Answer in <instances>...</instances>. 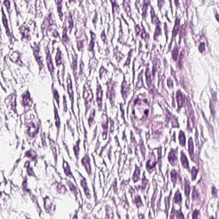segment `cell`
I'll list each match as a JSON object with an SVG mask.
<instances>
[{
  "label": "cell",
  "instance_id": "6da1fadb",
  "mask_svg": "<svg viewBox=\"0 0 219 219\" xmlns=\"http://www.w3.org/2000/svg\"><path fill=\"white\" fill-rule=\"evenodd\" d=\"M83 96L85 98L86 104L87 106L89 107L92 101L93 95L92 90L87 85H85L83 92Z\"/></svg>",
  "mask_w": 219,
  "mask_h": 219
},
{
  "label": "cell",
  "instance_id": "7a4b0ae2",
  "mask_svg": "<svg viewBox=\"0 0 219 219\" xmlns=\"http://www.w3.org/2000/svg\"><path fill=\"white\" fill-rule=\"evenodd\" d=\"M45 51H46V61H47L48 66L50 72H51L52 74L54 72V68L53 64L52 61L51 55L50 53L49 49L48 48H47Z\"/></svg>",
  "mask_w": 219,
  "mask_h": 219
},
{
  "label": "cell",
  "instance_id": "3957f363",
  "mask_svg": "<svg viewBox=\"0 0 219 219\" xmlns=\"http://www.w3.org/2000/svg\"><path fill=\"white\" fill-rule=\"evenodd\" d=\"M34 52L35 57L38 63L39 66L40 68H42L43 66V65L41 57L39 54V48L38 46H36L34 47Z\"/></svg>",
  "mask_w": 219,
  "mask_h": 219
},
{
  "label": "cell",
  "instance_id": "277c9868",
  "mask_svg": "<svg viewBox=\"0 0 219 219\" xmlns=\"http://www.w3.org/2000/svg\"><path fill=\"white\" fill-rule=\"evenodd\" d=\"M67 88L68 93L69 94V97L72 101H73V92L72 90V86L71 77L70 75H69L67 78Z\"/></svg>",
  "mask_w": 219,
  "mask_h": 219
},
{
  "label": "cell",
  "instance_id": "5b68a950",
  "mask_svg": "<svg viewBox=\"0 0 219 219\" xmlns=\"http://www.w3.org/2000/svg\"><path fill=\"white\" fill-rule=\"evenodd\" d=\"M107 96L108 98H110V100H112L113 97L114 96V85L111 82V81L110 80L107 83Z\"/></svg>",
  "mask_w": 219,
  "mask_h": 219
},
{
  "label": "cell",
  "instance_id": "8992f818",
  "mask_svg": "<svg viewBox=\"0 0 219 219\" xmlns=\"http://www.w3.org/2000/svg\"><path fill=\"white\" fill-rule=\"evenodd\" d=\"M102 90L101 87L100 85L97 86V101L99 107H101L102 104Z\"/></svg>",
  "mask_w": 219,
  "mask_h": 219
},
{
  "label": "cell",
  "instance_id": "52a82bcc",
  "mask_svg": "<svg viewBox=\"0 0 219 219\" xmlns=\"http://www.w3.org/2000/svg\"><path fill=\"white\" fill-rule=\"evenodd\" d=\"M82 163L85 166L87 172L89 174L91 173V168L89 164V159L87 156H85L82 160Z\"/></svg>",
  "mask_w": 219,
  "mask_h": 219
},
{
  "label": "cell",
  "instance_id": "ba28073f",
  "mask_svg": "<svg viewBox=\"0 0 219 219\" xmlns=\"http://www.w3.org/2000/svg\"><path fill=\"white\" fill-rule=\"evenodd\" d=\"M37 128L36 127L35 124L34 123H31L29 124L28 127L27 132L29 136H34V135L36 133Z\"/></svg>",
  "mask_w": 219,
  "mask_h": 219
},
{
  "label": "cell",
  "instance_id": "9c48e42d",
  "mask_svg": "<svg viewBox=\"0 0 219 219\" xmlns=\"http://www.w3.org/2000/svg\"><path fill=\"white\" fill-rule=\"evenodd\" d=\"M122 86V93L123 94V98H125V97H126L127 96V93L128 92V90H129L128 86L127 84L126 81H124Z\"/></svg>",
  "mask_w": 219,
  "mask_h": 219
},
{
  "label": "cell",
  "instance_id": "30bf717a",
  "mask_svg": "<svg viewBox=\"0 0 219 219\" xmlns=\"http://www.w3.org/2000/svg\"><path fill=\"white\" fill-rule=\"evenodd\" d=\"M2 20L3 22V24L4 26L5 29L6 30L7 34L8 36H10V34L9 31V27H8V23H7V18L6 17V16L5 15L4 12L3 11V9H2Z\"/></svg>",
  "mask_w": 219,
  "mask_h": 219
},
{
  "label": "cell",
  "instance_id": "8fae6325",
  "mask_svg": "<svg viewBox=\"0 0 219 219\" xmlns=\"http://www.w3.org/2000/svg\"><path fill=\"white\" fill-rule=\"evenodd\" d=\"M176 98L179 108H181L183 104V98L181 92L180 91L177 92Z\"/></svg>",
  "mask_w": 219,
  "mask_h": 219
},
{
  "label": "cell",
  "instance_id": "7c38bea8",
  "mask_svg": "<svg viewBox=\"0 0 219 219\" xmlns=\"http://www.w3.org/2000/svg\"><path fill=\"white\" fill-rule=\"evenodd\" d=\"M30 101H31V99L30 97V95H29V92H27L25 94H24V96L23 97V105L25 106L28 105Z\"/></svg>",
  "mask_w": 219,
  "mask_h": 219
},
{
  "label": "cell",
  "instance_id": "4fadbf2b",
  "mask_svg": "<svg viewBox=\"0 0 219 219\" xmlns=\"http://www.w3.org/2000/svg\"><path fill=\"white\" fill-rule=\"evenodd\" d=\"M189 152L191 158H193V143L192 139L190 138L189 140Z\"/></svg>",
  "mask_w": 219,
  "mask_h": 219
},
{
  "label": "cell",
  "instance_id": "5bb4252c",
  "mask_svg": "<svg viewBox=\"0 0 219 219\" xmlns=\"http://www.w3.org/2000/svg\"><path fill=\"white\" fill-rule=\"evenodd\" d=\"M168 159H169V161H170V163L172 164H173V163H174L175 161H176L177 157L176 156V154L174 151L171 152L169 153Z\"/></svg>",
  "mask_w": 219,
  "mask_h": 219
},
{
  "label": "cell",
  "instance_id": "9a60e30c",
  "mask_svg": "<svg viewBox=\"0 0 219 219\" xmlns=\"http://www.w3.org/2000/svg\"><path fill=\"white\" fill-rule=\"evenodd\" d=\"M55 60L57 66L60 65L61 63V52L59 48L57 49L55 57Z\"/></svg>",
  "mask_w": 219,
  "mask_h": 219
},
{
  "label": "cell",
  "instance_id": "2e32d148",
  "mask_svg": "<svg viewBox=\"0 0 219 219\" xmlns=\"http://www.w3.org/2000/svg\"><path fill=\"white\" fill-rule=\"evenodd\" d=\"M181 161L182 165L184 167L188 168V160L185 156L183 153L181 154Z\"/></svg>",
  "mask_w": 219,
  "mask_h": 219
},
{
  "label": "cell",
  "instance_id": "e0dca14e",
  "mask_svg": "<svg viewBox=\"0 0 219 219\" xmlns=\"http://www.w3.org/2000/svg\"><path fill=\"white\" fill-rule=\"evenodd\" d=\"M81 185L83 188L84 190L85 191V194L86 196H87V197H90V194H89V189L87 188V184L86 183V182L84 180H82L81 181Z\"/></svg>",
  "mask_w": 219,
  "mask_h": 219
},
{
  "label": "cell",
  "instance_id": "ac0fdd59",
  "mask_svg": "<svg viewBox=\"0 0 219 219\" xmlns=\"http://www.w3.org/2000/svg\"><path fill=\"white\" fill-rule=\"evenodd\" d=\"M179 19L177 18L175 22L174 27L173 30V35L175 36L179 31Z\"/></svg>",
  "mask_w": 219,
  "mask_h": 219
},
{
  "label": "cell",
  "instance_id": "d6986e66",
  "mask_svg": "<svg viewBox=\"0 0 219 219\" xmlns=\"http://www.w3.org/2000/svg\"><path fill=\"white\" fill-rule=\"evenodd\" d=\"M179 138L180 144L182 146H184L185 144V137L184 133L181 131L179 133Z\"/></svg>",
  "mask_w": 219,
  "mask_h": 219
},
{
  "label": "cell",
  "instance_id": "ffe728a7",
  "mask_svg": "<svg viewBox=\"0 0 219 219\" xmlns=\"http://www.w3.org/2000/svg\"><path fill=\"white\" fill-rule=\"evenodd\" d=\"M91 37H92V39L90 43L89 46V49L90 51H92L93 49V46H94V43H95V40L96 37L95 34H94L93 32H91Z\"/></svg>",
  "mask_w": 219,
  "mask_h": 219
},
{
  "label": "cell",
  "instance_id": "44dd1931",
  "mask_svg": "<svg viewBox=\"0 0 219 219\" xmlns=\"http://www.w3.org/2000/svg\"><path fill=\"white\" fill-rule=\"evenodd\" d=\"M63 168L65 170V173L66 175L68 176H70L71 175V173L70 170L69 169V166L68 165V164L67 163V162H64L63 163Z\"/></svg>",
  "mask_w": 219,
  "mask_h": 219
},
{
  "label": "cell",
  "instance_id": "7402d4cb",
  "mask_svg": "<svg viewBox=\"0 0 219 219\" xmlns=\"http://www.w3.org/2000/svg\"><path fill=\"white\" fill-rule=\"evenodd\" d=\"M181 201V196L179 192H177L175 195L174 201L175 203H179Z\"/></svg>",
  "mask_w": 219,
  "mask_h": 219
},
{
  "label": "cell",
  "instance_id": "603a6c76",
  "mask_svg": "<svg viewBox=\"0 0 219 219\" xmlns=\"http://www.w3.org/2000/svg\"><path fill=\"white\" fill-rule=\"evenodd\" d=\"M144 3L143 4V17L145 16V15L146 14L148 7V5L149 4V3L150 2V1H144Z\"/></svg>",
  "mask_w": 219,
  "mask_h": 219
},
{
  "label": "cell",
  "instance_id": "cb8c5ba5",
  "mask_svg": "<svg viewBox=\"0 0 219 219\" xmlns=\"http://www.w3.org/2000/svg\"><path fill=\"white\" fill-rule=\"evenodd\" d=\"M67 30L66 27H65L64 29L63 30V38H62V40L63 42L65 43H67L69 42V39L68 38L67 35Z\"/></svg>",
  "mask_w": 219,
  "mask_h": 219
},
{
  "label": "cell",
  "instance_id": "d4e9b609",
  "mask_svg": "<svg viewBox=\"0 0 219 219\" xmlns=\"http://www.w3.org/2000/svg\"><path fill=\"white\" fill-rule=\"evenodd\" d=\"M151 16H152L153 22L157 24H158L159 23L160 21L159 20L158 18L155 15L154 12L153 8L151 9Z\"/></svg>",
  "mask_w": 219,
  "mask_h": 219
},
{
  "label": "cell",
  "instance_id": "484cf974",
  "mask_svg": "<svg viewBox=\"0 0 219 219\" xmlns=\"http://www.w3.org/2000/svg\"><path fill=\"white\" fill-rule=\"evenodd\" d=\"M179 53V49L177 47H175L174 49L172 51V56L173 59L174 61H176L177 59L178 58Z\"/></svg>",
  "mask_w": 219,
  "mask_h": 219
},
{
  "label": "cell",
  "instance_id": "4316f807",
  "mask_svg": "<svg viewBox=\"0 0 219 219\" xmlns=\"http://www.w3.org/2000/svg\"><path fill=\"white\" fill-rule=\"evenodd\" d=\"M140 171L139 170V169H137L135 170L134 174L133 175V181L135 182H136L138 180V179H139L140 177Z\"/></svg>",
  "mask_w": 219,
  "mask_h": 219
},
{
  "label": "cell",
  "instance_id": "83f0119b",
  "mask_svg": "<svg viewBox=\"0 0 219 219\" xmlns=\"http://www.w3.org/2000/svg\"><path fill=\"white\" fill-rule=\"evenodd\" d=\"M62 2V1L61 0H58L57 1V9H58V12L59 13V16H60V18H62L63 17V13H62V5H61V2Z\"/></svg>",
  "mask_w": 219,
  "mask_h": 219
},
{
  "label": "cell",
  "instance_id": "f1b7e54d",
  "mask_svg": "<svg viewBox=\"0 0 219 219\" xmlns=\"http://www.w3.org/2000/svg\"><path fill=\"white\" fill-rule=\"evenodd\" d=\"M135 202L138 207L141 206L142 205L141 198L139 196H137L135 197Z\"/></svg>",
  "mask_w": 219,
  "mask_h": 219
},
{
  "label": "cell",
  "instance_id": "f546056e",
  "mask_svg": "<svg viewBox=\"0 0 219 219\" xmlns=\"http://www.w3.org/2000/svg\"><path fill=\"white\" fill-rule=\"evenodd\" d=\"M55 118H56V124L57 126V127H59L60 125V119H59V116H58V113H57V110L56 109V107H55Z\"/></svg>",
  "mask_w": 219,
  "mask_h": 219
},
{
  "label": "cell",
  "instance_id": "4dcf8cb0",
  "mask_svg": "<svg viewBox=\"0 0 219 219\" xmlns=\"http://www.w3.org/2000/svg\"><path fill=\"white\" fill-rule=\"evenodd\" d=\"M171 180L173 182H175L176 181L177 179L176 172L175 170H173L171 172Z\"/></svg>",
  "mask_w": 219,
  "mask_h": 219
},
{
  "label": "cell",
  "instance_id": "1f68e13d",
  "mask_svg": "<svg viewBox=\"0 0 219 219\" xmlns=\"http://www.w3.org/2000/svg\"><path fill=\"white\" fill-rule=\"evenodd\" d=\"M68 186H69L70 190H72V191L75 194H76L77 193V191L76 190V188L73 185V184H72L70 182H68Z\"/></svg>",
  "mask_w": 219,
  "mask_h": 219
},
{
  "label": "cell",
  "instance_id": "d6a6232c",
  "mask_svg": "<svg viewBox=\"0 0 219 219\" xmlns=\"http://www.w3.org/2000/svg\"><path fill=\"white\" fill-rule=\"evenodd\" d=\"M197 172H198V171L195 168H193L192 169V176L193 180H194L196 179Z\"/></svg>",
  "mask_w": 219,
  "mask_h": 219
},
{
  "label": "cell",
  "instance_id": "836d02e7",
  "mask_svg": "<svg viewBox=\"0 0 219 219\" xmlns=\"http://www.w3.org/2000/svg\"><path fill=\"white\" fill-rule=\"evenodd\" d=\"M184 54V52L183 51L181 52V54H180V57H179V63H178V66H179V68H181V66H182V64H181V63H182V58H183V57Z\"/></svg>",
  "mask_w": 219,
  "mask_h": 219
},
{
  "label": "cell",
  "instance_id": "e575fe53",
  "mask_svg": "<svg viewBox=\"0 0 219 219\" xmlns=\"http://www.w3.org/2000/svg\"><path fill=\"white\" fill-rule=\"evenodd\" d=\"M72 67L74 70H75L77 69V61L76 58H74L73 59V62L72 63Z\"/></svg>",
  "mask_w": 219,
  "mask_h": 219
},
{
  "label": "cell",
  "instance_id": "d590c367",
  "mask_svg": "<svg viewBox=\"0 0 219 219\" xmlns=\"http://www.w3.org/2000/svg\"><path fill=\"white\" fill-rule=\"evenodd\" d=\"M161 34V29L159 26H157L155 30V31L154 32V37H157L159 35Z\"/></svg>",
  "mask_w": 219,
  "mask_h": 219
},
{
  "label": "cell",
  "instance_id": "8d00e7d4",
  "mask_svg": "<svg viewBox=\"0 0 219 219\" xmlns=\"http://www.w3.org/2000/svg\"><path fill=\"white\" fill-rule=\"evenodd\" d=\"M199 51L200 52H205L206 50L205 48V44L204 43H201L199 45Z\"/></svg>",
  "mask_w": 219,
  "mask_h": 219
},
{
  "label": "cell",
  "instance_id": "74e56055",
  "mask_svg": "<svg viewBox=\"0 0 219 219\" xmlns=\"http://www.w3.org/2000/svg\"><path fill=\"white\" fill-rule=\"evenodd\" d=\"M177 219H184V216L181 210H179L177 212Z\"/></svg>",
  "mask_w": 219,
  "mask_h": 219
},
{
  "label": "cell",
  "instance_id": "f35d334b",
  "mask_svg": "<svg viewBox=\"0 0 219 219\" xmlns=\"http://www.w3.org/2000/svg\"><path fill=\"white\" fill-rule=\"evenodd\" d=\"M68 22H69V27L70 29H71L72 28V27H73V21H72V16L71 15L69 16V17H68Z\"/></svg>",
  "mask_w": 219,
  "mask_h": 219
},
{
  "label": "cell",
  "instance_id": "ab89813d",
  "mask_svg": "<svg viewBox=\"0 0 219 219\" xmlns=\"http://www.w3.org/2000/svg\"><path fill=\"white\" fill-rule=\"evenodd\" d=\"M190 191V186L188 184H186L185 187V194L186 196H189Z\"/></svg>",
  "mask_w": 219,
  "mask_h": 219
},
{
  "label": "cell",
  "instance_id": "60d3db41",
  "mask_svg": "<svg viewBox=\"0 0 219 219\" xmlns=\"http://www.w3.org/2000/svg\"><path fill=\"white\" fill-rule=\"evenodd\" d=\"M54 98H55L56 101H57V102L59 104V96L58 92L56 89H54Z\"/></svg>",
  "mask_w": 219,
  "mask_h": 219
},
{
  "label": "cell",
  "instance_id": "b9f144b4",
  "mask_svg": "<svg viewBox=\"0 0 219 219\" xmlns=\"http://www.w3.org/2000/svg\"><path fill=\"white\" fill-rule=\"evenodd\" d=\"M212 194L213 196L215 197H217V190L216 189V188L215 187L213 188L212 189Z\"/></svg>",
  "mask_w": 219,
  "mask_h": 219
},
{
  "label": "cell",
  "instance_id": "7bdbcfd3",
  "mask_svg": "<svg viewBox=\"0 0 219 219\" xmlns=\"http://www.w3.org/2000/svg\"><path fill=\"white\" fill-rule=\"evenodd\" d=\"M210 111H211V114H212L213 115H214L215 114V109H214L213 104H211V102H210Z\"/></svg>",
  "mask_w": 219,
  "mask_h": 219
},
{
  "label": "cell",
  "instance_id": "ee69618b",
  "mask_svg": "<svg viewBox=\"0 0 219 219\" xmlns=\"http://www.w3.org/2000/svg\"><path fill=\"white\" fill-rule=\"evenodd\" d=\"M198 197V194L197 193V191L194 190L193 191V199H197Z\"/></svg>",
  "mask_w": 219,
  "mask_h": 219
},
{
  "label": "cell",
  "instance_id": "f6af8a7d",
  "mask_svg": "<svg viewBox=\"0 0 219 219\" xmlns=\"http://www.w3.org/2000/svg\"><path fill=\"white\" fill-rule=\"evenodd\" d=\"M198 215V212L197 210H195L193 214V219H197V216Z\"/></svg>",
  "mask_w": 219,
  "mask_h": 219
},
{
  "label": "cell",
  "instance_id": "bcb514c9",
  "mask_svg": "<svg viewBox=\"0 0 219 219\" xmlns=\"http://www.w3.org/2000/svg\"><path fill=\"white\" fill-rule=\"evenodd\" d=\"M4 4L7 7L8 9L10 7V3L9 0H5L4 2Z\"/></svg>",
  "mask_w": 219,
  "mask_h": 219
},
{
  "label": "cell",
  "instance_id": "7dc6e473",
  "mask_svg": "<svg viewBox=\"0 0 219 219\" xmlns=\"http://www.w3.org/2000/svg\"><path fill=\"white\" fill-rule=\"evenodd\" d=\"M94 113H95V111H94L93 112H92V114H91V115L90 116L89 120V123H92V122L93 118V117H94Z\"/></svg>",
  "mask_w": 219,
  "mask_h": 219
},
{
  "label": "cell",
  "instance_id": "c3c4849f",
  "mask_svg": "<svg viewBox=\"0 0 219 219\" xmlns=\"http://www.w3.org/2000/svg\"><path fill=\"white\" fill-rule=\"evenodd\" d=\"M167 84L169 87H172V81L170 78H169L168 79Z\"/></svg>",
  "mask_w": 219,
  "mask_h": 219
},
{
  "label": "cell",
  "instance_id": "681fc988",
  "mask_svg": "<svg viewBox=\"0 0 219 219\" xmlns=\"http://www.w3.org/2000/svg\"><path fill=\"white\" fill-rule=\"evenodd\" d=\"M175 216V211L174 208H172V211L171 212V216H170V219H173L174 218Z\"/></svg>",
  "mask_w": 219,
  "mask_h": 219
},
{
  "label": "cell",
  "instance_id": "f907efd6",
  "mask_svg": "<svg viewBox=\"0 0 219 219\" xmlns=\"http://www.w3.org/2000/svg\"><path fill=\"white\" fill-rule=\"evenodd\" d=\"M135 30H136V34H137H137H138V33H139L140 31V28L139 26H138V25H137L136 26V27H135Z\"/></svg>",
  "mask_w": 219,
  "mask_h": 219
},
{
  "label": "cell",
  "instance_id": "816d5d0a",
  "mask_svg": "<svg viewBox=\"0 0 219 219\" xmlns=\"http://www.w3.org/2000/svg\"><path fill=\"white\" fill-rule=\"evenodd\" d=\"M74 152H75V153H76V155L78 154V146L77 145V146H75L74 147Z\"/></svg>",
  "mask_w": 219,
  "mask_h": 219
},
{
  "label": "cell",
  "instance_id": "f5cc1de1",
  "mask_svg": "<svg viewBox=\"0 0 219 219\" xmlns=\"http://www.w3.org/2000/svg\"><path fill=\"white\" fill-rule=\"evenodd\" d=\"M82 45H83V43H82V41H79L78 42V48H82Z\"/></svg>",
  "mask_w": 219,
  "mask_h": 219
},
{
  "label": "cell",
  "instance_id": "db71d44e",
  "mask_svg": "<svg viewBox=\"0 0 219 219\" xmlns=\"http://www.w3.org/2000/svg\"><path fill=\"white\" fill-rule=\"evenodd\" d=\"M101 36V38L102 39H103V40H105V35L104 31L102 32Z\"/></svg>",
  "mask_w": 219,
  "mask_h": 219
},
{
  "label": "cell",
  "instance_id": "11a10c76",
  "mask_svg": "<svg viewBox=\"0 0 219 219\" xmlns=\"http://www.w3.org/2000/svg\"><path fill=\"white\" fill-rule=\"evenodd\" d=\"M212 96L213 99L214 100H215L216 99V94L215 93V92H213L212 93Z\"/></svg>",
  "mask_w": 219,
  "mask_h": 219
},
{
  "label": "cell",
  "instance_id": "9f6ffc18",
  "mask_svg": "<svg viewBox=\"0 0 219 219\" xmlns=\"http://www.w3.org/2000/svg\"><path fill=\"white\" fill-rule=\"evenodd\" d=\"M216 17L217 20L219 22V14H217V15H216Z\"/></svg>",
  "mask_w": 219,
  "mask_h": 219
},
{
  "label": "cell",
  "instance_id": "6f0895ef",
  "mask_svg": "<svg viewBox=\"0 0 219 219\" xmlns=\"http://www.w3.org/2000/svg\"><path fill=\"white\" fill-rule=\"evenodd\" d=\"M139 219H144V217L143 215H141L139 216Z\"/></svg>",
  "mask_w": 219,
  "mask_h": 219
},
{
  "label": "cell",
  "instance_id": "680465c9",
  "mask_svg": "<svg viewBox=\"0 0 219 219\" xmlns=\"http://www.w3.org/2000/svg\"><path fill=\"white\" fill-rule=\"evenodd\" d=\"M210 219H214V217H210Z\"/></svg>",
  "mask_w": 219,
  "mask_h": 219
},
{
  "label": "cell",
  "instance_id": "91938a15",
  "mask_svg": "<svg viewBox=\"0 0 219 219\" xmlns=\"http://www.w3.org/2000/svg\"><path fill=\"white\" fill-rule=\"evenodd\" d=\"M218 208H219V204H218Z\"/></svg>",
  "mask_w": 219,
  "mask_h": 219
},
{
  "label": "cell",
  "instance_id": "94428289",
  "mask_svg": "<svg viewBox=\"0 0 219 219\" xmlns=\"http://www.w3.org/2000/svg\"></svg>",
  "mask_w": 219,
  "mask_h": 219
}]
</instances>
